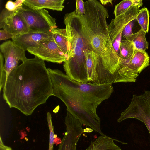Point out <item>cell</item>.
Masks as SVG:
<instances>
[{
    "mask_svg": "<svg viewBox=\"0 0 150 150\" xmlns=\"http://www.w3.org/2000/svg\"><path fill=\"white\" fill-rule=\"evenodd\" d=\"M1 52L5 59L4 76L5 82L10 72L27 58L25 51L16 44L12 40L4 42L0 45Z\"/></svg>",
    "mask_w": 150,
    "mask_h": 150,
    "instance_id": "9c48e42d",
    "label": "cell"
},
{
    "mask_svg": "<svg viewBox=\"0 0 150 150\" xmlns=\"http://www.w3.org/2000/svg\"><path fill=\"white\" fill-rule=\"evenodd\" d=\"M14 36L5 29H3L0 30V40H6V39H12Z\"/></svg>",
    "mask_w": 150,
    "mask_h": 150,
    "instance_id": "484cf974",
    "label": "cell"
},
{
    "mask_svg": "<svg viewBox=\"0 0 150 150\" xmlns=\"http://www.w3.org/2000/svg\"><path fill=\"white\" fill-rule=\"evenodd\" d=\"M18 12L28 25L29 31L50 33L57 28L56 19L45 9L23 6Z\"/></svg>",
    "mask_w": 150,
    "mask_h": 150,
    "instance_id": "8992f818",
    "label": "cell"
},
{
    "mask_svg": "<svg viewBox=\"0 0 150 150\" xmlns=\"http://www.w3.org/2000/svg\"><path fill=\"white\" fill-rule=\"evenodd\" d=\"M24 0H17L13 2L11 0L8 1L5 5V8L11 11L19 10L23 6Z\"/></svg>",
    "mask_w": 150,
    "mask_h": 150,
    "instance_id": "7402d4cb",
    "label": "cell"
},
{
    "mask_svg": "<svg viewBox=\"0 0 150 150\" xmlns=\"http://www.w3.org/2000/svg\"><path fill=\"white\" fill-rule=\"evenodd\" d=\"M12 41L25 51L37 46L43 40H54L52 32H30L14 36Z\"/></svg>",
    "mask_w": 150,
    "mask_h": 150,
    "instance_id": "4fadbf2b",
    "label": "cell"
},
{
    "mask_svg": "<svg viewBox=\"0 0 150 150\" xmlns=\"http://www.w3.org/2000/svg\"><path fill=\"white\" fill-rule=\"evenodd\" d=\"M141 0H124L120 2L115 6L113 13L115 18L121 15L127 9L133 6H142Z\"/></svg>",
    "mask_w": 150,
    "mask_h": 150,
    "instance_id": "d6986e66",
    "label": "cell"
},
{
    "mask_svg": "<svg viewBox=\"0 0 150 150\" xmlns=\"http://www.w3.org/2000/svg\"><path fill=\"white\" fill-rule=\"evenodd\" d=\"M84 6V15H78L82 36L88 49L98 56L114 83L119 67V57L109 36L106 20L109 16L108 11L96 0L86 1Z\"/></svg>",
    "mask_w": 150,
    "mask_h": 150,
    "instance_id": "3957f363",
    "label": "cell"
},
{
    "mask_svg": "<svg viewBox=\"0 0 150 150\" xmlns=\"http://www.w3.org/2000/svg\"><path fill=\"white\" fill-rule=\"evenodd\" d=\"M129 118L136 119L144 123L150 136V91H145L139 95L134 94L129 105L121 113L117 122Z\"/></svg>",
    "mask_w": 150,
    "mask_h": 150,
    "instance_id": "5b68a950",
    "label": "cell"
},
{
    "mask_svg": "<svg viewBox=\"0 0 150 150\" xmlns=\"http://www.w3.org/2000/svg\"><path fill=\"white\" fill-rule=\"evenodd\" d=\"M146 33L141 29L137 33L128 35L125 39L133 44L135 50L145 51L148 49L149 46V44L146 38Z\"/></svg>",
    "mask_w": 150,
    "mask_h": 150,
    "instance_id": "e0dca14e",
    "label": "cell"
},
{
    "mask_svg": "<svg viewBox=\"0 0 150 150\" xmlns=\"http://www.w3.org/2000/svg\"><path fill=\"white\" fill-rule=\"evenodd\" d=\"M27 51L42 60L54 63H61L67 58L54 40L42 41L36 47Z\"/></svg>",
    "mask_w": 150,
    "mask_h": 150,
    "instance_id": "30bf717a",
    "label": "cell"
},
{
    "mask_svg": "<svg viewBox=\"0 0 150 150\" xmlns=\"http://www.w3.org/2000/svg\"><path fill=\"white\" fill-rule=\"evenodd\" d=\"M112 0H100V1L103 5H105L108 4H112Z\"/></svg>",
    "mask_w": 150,
    "mask_h": 150,
    "instance_id": "83f0119b",
    "label": "cell"
},
{
    "mask_svg": "<svg viewBox=\"0 0 150 150\" xmlns=\"http://www.w3.org/2000/svg\"><path fill=\"white\" fill-rule=\"evenodd\" d=\"M52 32L53 33L54 40L63 52L68 57V39L66 29L57 28Z\"/></svg>",
    "mask_w": 150,
    "mask_h": 150,
    "instance_id": "ac0fdd59",
    "label": "cell"
},
{
    "mask_svg": "<svg viewBox=\"0 0 150 150\" xmlns=\"http://www.w3.org/2000/svg\"><path fill=\"white\" fill-rule=\"evenodd\" d=\"M65 123L66 132L58 150H76L77 142L84 131L82 124L68 110Z\"/></svg>",
    "mask_w": 150,
    "mask_h": 150,
    "instance_id": "8fae6325",
    "label": "cell"
},
{
    "mask_svg": "<svg viewBox=\"0 0 150 150\" xmlns=\"http://www.w3.org/2000/svg\"><path fill=\"white\" fill-rule=\"evenodd\" d=\"M140 7L138 5L131 6L123 13L112 19L108 25L110 39L114 49L119 56V47L123 30L129 23L135 19Z\"/></svg>",
    "mask_w": 150,
    "mask_h": 150,
    "instance_id": "ba28073f",
    "label": "cell"
},
{
    "mask_svg": "<svg viewBox=\"0 0 150 150\" xmlns=\"http://www.w3.org/2000/svg\"><path fill=\"white\" fill-rule=\"evenodd\" d=\"M76 9L75 10L76 14L79 16H83L85 13L84 2L82 0H76Z\"/></svg>",
    "mask_w": 150,
    "mask_h": 150,
    "instance_id": "cb8c5ba5",
    "label": "cell"
},
{
    "mask_svg": "<svg viewBox=\"0 0 150 150\" xmlns=\"http://www.w3.org/2000/svg\"><path fill=\"white\" fill-rule=\"evenodd\" d=\"M47 120L49 130V145L48 150H53L55 134L52 125L51 114L50 112L47 113Z\"/></svg>",
    "mask_w": 150,
    "mask_h": 150,
    "instance_id": "44dd1931",
    "label": "cell"
},
{
    "mask_svg": "<svg viewBox=\"0 0 150 150\" xmlns=\"http://www.w3.org/2000/svg\"><path fill=\"white\" fill-rule=\"evenodd\" d=\"M133 21L130 22L125 27L122 34V38H123L125 39L126 37L133 33L132 28L134 24Z\"/></svg>",
    "mask_w": 150,
    "mask_h": 150,
    "instance_id": "d4e9b609",
    "label": "cell"
},
{
    "mask_svg": "<svg viewBox=\"0 0 150 150\" xmlns=\"http://www.w3.org/2000/svg\"><path fill=\"white\" fill-rule=\"evenodd\" d=\"M0 150H13L10 147L4 145L3 143H0Z\"/></svg>",
    "mask_w": 150,
    "mask_h": 150,
    "instance_id": "4316f807",
    "label": "cell"
},
{
    "mask_svg": "<svg viewBox=\"0 0 150 150\" xmlns=\"http://www.w3.org/2000/svg\"><path fill=\"white\" fill-rule=\"evenodd\" d=\"M18 11H8L2 13L0 16V28L6 30L14 36L29 31L28 25Z\"/></svg>",
    "mask_w": 150,
    "mask_h": 150,
    "instance_id": "7c38bea8",
    "label": "cell"
},
{
    "mask_svg": "<svg viewBox=\"0 0 150 150\" xmlns=\"http://www.w3.org/2000/svg\"><path fill=\"white\" fill-rule=\"evenodd\" d=\"M141 27L146 33L148 32L149 22V12L148 9L144 8L139 10L135 18Z\"/></svg>",
    "mask_w": 150,
    "mask_h": 150,
    "instance_id": "ffe728a7",
    "label": "cell"
},
{
    "mask_svg": "<svg viewBox=\"0 0 150 150\" xmlns=\"http://www.w3.org/2000/svg\"><path fill=\"white\" fill-rule=\"evenodd\" d=\"M135 51L133 44L128 40H122L119 47L120 64L118 69L129 62Z\"/></svg>",
    "mask_w": 150,
    "mask_h": 150,
    "instance_id": "2e32d148",
    "label": "cell"
},
{
    "mask_svg": "<svg viewBox=\"0 0 150 150\" xmlns=\"http://www.w3.org/2000/svg\"><path fill=\"white\" fill-rule=\"evenodd\" d=\"M53 88V95L60 99L68 110L86 126L101 135L107 136L101 130L98 107L108 99L114 91L112 83L97 85L80 83L71 80L61 70L48 68Z\"/></svg>",
    "mask_w": 150,
    "mask_h": 150,
    "instance_id": "7a4b0ae2",
    "label": "cell"
},
{
    "mask_svg": "<svg viewBox=\"0 0 150 150\" xmlns=\"http://www.w3.org/2000/svg\"><path fill=\"white\" fill-rule=\"evenodd\" d=\"M52 84L44 61L36 56L27 58L8 75L3 97L10 108L31 115L53 95Z\"/></svg>",
    "mask_w": 150,
    "mask_h": 150,
    "instance_id": "6da1fadb",
    "label": "cell"
},
{
    "mask_svg": "<svg viewBox=\"0 0 150 150\" xmlns=\"http://www.w3.org/2000/svg\"><path fill=\"white\" fill-rule=\"evenodd\" d=\"M4 57L1 52H0V91L3 88L5 83L4 76Z\"/></svg>",
    "mask_w": 150,
    "mask_h": 150,
    "instance_id": "603a6c76",
    "label": "cell"
},
{
    "mask_svg": "<svg viewBox=\"0 0 150 150\" xmlns=\"http://www.w3.org/2000/svg\"><path fill=\"white\" fill-rule=\"evenodd\" d=\"M117 141L107 136L101 135L94 141H91L89 146L86 150H121L114 142Z\"/></svg>",
    "mask_w": 150,
    "mask_h": 150,
    "instance_id": "9a60e30c",
    "label": "cell"
},
{
    "mask_svg": "<svg viewBox=\"0 0 150 150\" xmlns=\"http://www.w3.org/2000/svg\"><path fill=\"white\" fill-rule=\"evenodd\" d=\"M64 0H24L23 4L26 7L36 9L46 8L62 11L64 8Z\"/></svg>",
    "mask_w": 150,
    "mask_h": 150,
    "instance_id": "5bb4252c",
    "label": "cell"
},
{
    "mask_svg": "<svg viewBox=\"0 0 150 150\" xmlns=\"http://www.w3.org/2000/svg\"><path fill=\"white\" fill-rule=\"evenodd\" d=\"M150 59L146 51L135 50L129 62L118 69L114 83L135 82L139 74L150 65Z\"/></svg>",
    "mask_w": 150,
    "mask_h": 150,
    "instance_id": "52a82bcc",
    "label": "cell"
},
{
    "mask_svg": "<svg viewBox=\"0 0 150 150\" xmlns=\"http://www.w3.org/2000/svg\"><path fill=\"white\" fill-rule=\"evenodd\" d=\"M64 23L68 44V57L63 64L66 74L72 81L87 83L86 52L88 48L81 33L79 18L74 11L65 14Z\"/></svg>",
    "mask_w": 150,
    "mask_h": 150,
    "instance_id": "277c9868",
    "label": "cell"
}]
</instances>
